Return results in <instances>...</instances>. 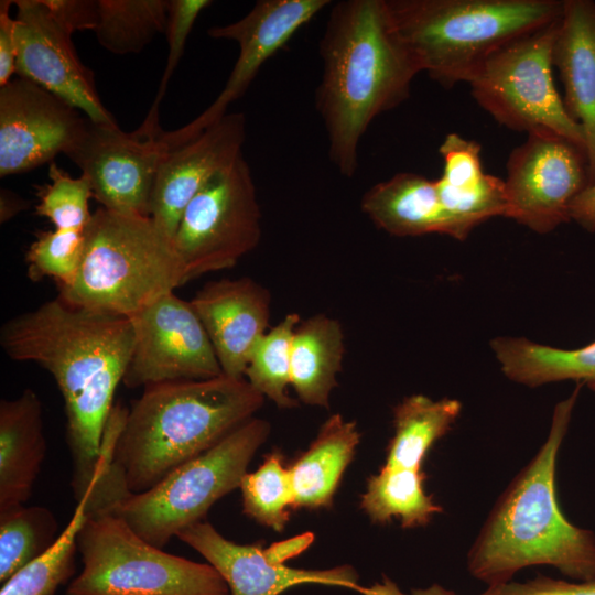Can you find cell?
<instances>
[{
  "label": "cell",
  "instance_id": "obj_1",
  "mask_svg": "<svg viewBox=\"0 0 595 595\" xmlns=\"http://www.w3.org/2000/svg\"><path fill=\"white\" fill-rule=\"evenodd\" d=\"M0 345L10 359L48 371L62 393L77 502L95 477L113 396L131 359L132 322L57 296L7 321Z\"/></svg>",
  "mask_w": 595,
  "mask_h": 595
},
{
  "label": "cell",
  "instance_id": "obj_2",
  "mask_svg": "<svg viewBox=\"0 0 595 595\" xmlns=\"http://www.w3.org/2000/svg\"><path fill=\"white\" fill-rule=\"evenodd\" d=\"M322 77L315 106L328 155L347 177L358 167V147L371 121L410 96L421 72L399 36L387 0L336 2L320 41Z\"/></svg>",
  "mask_w": 595,
  "mask_h": 595
},
{
  "label": "cell",
  "instance_id": "obj_3",
  "mask_svg": "<svg viewBox=\"0 0 595 595\" xmlns=\"http://www.w3.org/2000/svg\"><path fill=\"white\" fill-rule=\"evenodd\" d=\"M581 386L555 405L545 442L499 496L468 551L469 574L487 587L532 565L576 581L595 578V536L564 517L555 490L558 453Z\"/></svg>",
  "mask_w": 595,
  "mask_h": 595
},
{
  "label": "cell",
  "instance_id": "obj_4",
  "mask_svg": "<svg viewBox=\"0 0 595 595\" xmlns=\"http://www.w3.org/2000/svg\"><path fill=\"white\" fill-rule=\"evenodd\" d=\"M264 397L246 378L221 375L143 388L113 450L131 494L150 489L253 418Z\"/></svg>",
  "mask_w": 595,
  "mask_h": 595
},
{
  "label": "cell",
  "instance_id": "obj_5",
  "mask_svg": "<svg viewBox=\"0 0 595 595\" xmlns=\"http://www.w3.org/2000/svg\"><path fill=\"white\" fill-rule=\"evenodd\" d=\"M392 23L421 72L445 88L468 83L507 44L543 29L560 0H387Z\"/></svg>",
  "mask_w": 595,
  "mask_h": 595
},
{
  "label": "cell",
  "instance_id": "obj_6",
  "mask_svg": "<svg viewBox=\"0 0 595 595\" xmlns=\"http://www.w3.org/2000/svg\"><path fill=\"white\" fill-rule=\"evenodd\" d=\"M185 283L173 239L150 216L99 207L85 229L78 274L58 298L131 317Z\"/></svg>",
  "mask_w": 595,
  "mask_h": 595
},
{
  "label": "cell",
  "instance_id": "obj_7",
  "mask_svg": "<svg viewBox=\"0 0 595 595\" xmlns=\"http://www.w3.org/2000/svg\"><path fill=\"white\" fill-rule=\"evenodd\" d=\"M77 548L83 570L65 595H229L209 563L148 543L112 510L87 512Z\"/></svg>",
  "mask_w": 595,
  "mask_h": 595
},
{
  "label": "cell",
  "instance_id": "obj_8",
  "mask_svg": "<svg viewBox=\"0 0 595 595\" xmlns=\"http://www.w3.org/2000/svg\"><path fill=\"white\" fill-rule=\"evenodd\" d=\"M269 433L268 421L251 418L155 486L129 494L111 510L148 543L163 549L180 531L203 521L217 500L240 487Z\"/></svg>",
  "mask_w": 595,
  "mask_h": 595
},
{
  "label": "cell",
  "instance_id": "obj_9",
  "mask_svg": "<svg viewBox=\"0 0 595 595\" xmlns=\"http://www.w3.org/2000/svg\"><path fill=\"white\" fill-rule=\"evenodd\" d=\"M559 19L491 54L468 84L474 99L498 123L526 132L549 129L586 150L584 131L567 113L552 77Z\"/></svg>",
  "mask_w": 595,
  "mask_h": 595
},
{
  "label": "cell",
  "instance_id": "obj_10",
  "mask_svg": "<svg viewBox=\"0 0 595 595\" xmlns=\"http://www.w3.org/2000/svg\"><path fill=\"white\" fill-rule=\"evenodd\" d=\"M261 238V210L244 155L190 201L173 237L186 282L232 268Z\"/></svg>",
  "mask_w": 595,
  "mask_h": 595
},
{
  "label": "cell",
  "instance_id": "obj_11",
  "mask_svg": "<svg viewBox=\"0 0 595 595\" xmlns=\"http://www.w3.org/2000/svg\"><path fill=\"white\" fill-rule=\"evenodd\" d=\"M169 150L158 120L145 118L131 132L117 122L87 126L67 152L91 186L101 207L129 215L150 216V202L162 159Z\"/></svg>",
  "mask_w": 595,
  "mask_h": 595
},
{
  "label": "cell",
  "instance_id": "obj_12",
  "mask_svg": "<svg viewBox=\"0 0 595 595\" xmlns=\"http://www.w3.org/2000/svg\"><path fill=\"white\" fill-rule=\"evenodd\" d=\"M505 217L539 234L569 221L573 201L589 186L585 148L549 129L528 132L507 161Z\"/></svg>",
  "mask_w": 595,
  "mask_h": 595
},
{
  "label": "cell",
  "instance_id": "obj_13",
  "mask_svg": "<svg viewBox=\"0 0 595 595\" xmlns=\"http://www.w3.org/2000/svg\"><path fill=\"white\" fill-rule=\"evenodd\" d=\"M129 318L134 331V345L122 380L126 387L144 388L224 375L191 302L174 292Z\"/></svg>",
  "mask_w": 595,
  "mask_h": 595
},
{
  "label": "cell",
  "instance_id": "obj_14",
  "mask_svg": "<svg viewBox=\"0 0 595 595\" xmlns=\"http://www.w3.org/2000/svg\"><path fill=\"white\" fill-rule=\"evenodd\" d=\"M329 3V0H260L240 20L210 28L207 31L210 37L238 44L237 61L217 98L198 117L182 128L164 132L169 148L188 141L225 117L229 105L246 93L261 66Z\"/></svg>",
  "mask_w": 595,
  "mask_h": 595
},
{
  "label": "cell",
  "instance_id": "obj_15",
  "mask_svg": "<svg viewBox=\"0 0 595 595\" xmlns=\"http://www.w3.org/2000/svg\"><path fill=\"white\" fill-rule=\"evenodd\" d=\"M40 85L22 77L0 87V176L34 170L67 152L88 118Z\"/></svg>",
  "mask_w": 595,
  "mask_h": 595
},
{
  "label": "cell",
  "instance_id": "obj_16",
  "mask_svg": "<svg viewBox=\"0 0 595 595\" xmlns=\"http://www.w3.org/2000/svg\"><path fill=\"white\" fill-rule=\"evenodd\" d=\"M15 74L61 97L89 120L116 122L102 105L94 73L79 60L72 35L50 14L42 0H14Z\"/></svg>",
  "mask_w": 595,
  "mask_h": 595
},
{
  "label": "cell",
  "instance_id": "obj_17",
  "mask_svg": "<svg viewBox=\"0 0 595 595\" xmlns=\"http://www.w3.org/2000/svg\"><path fill=\"white\" fill-rule=\"evenodd\" d=\"M246 117L227 113L188 141L169 148L161 161L150 202V217L173 239L194 195L240 155Z\"/></svg>",
  "mask_w": 595,
  "mask_h": 595
},
{
  "label": "cell",
  "instance_id": "obj_18",
  "mask_svg": "<svg viewBox=\"0 0 595 595\" xmlns=\"http://www.w3.org/2000/svg\"><path fill=\"white\" fill-rule=\"evenodd\" d=\"M201 553L223 576L229 595H280L301 584H322L374 595V588L358 584V574L349 565L328 570L294 569L273 560L258 544H238L223 537L209 522L199 521L176 536Z\"/></svg>",
  "mask_w": 595,
  "mask_h": 595
},
{
  "label": "cell",
  "instance_id": "obj_19",
  "mask_svg": "<svg viewBox=\"0 0 595 595\" xmlns=\"http://www.w3.org/2000/svg\"><path fill=\"white\" fill-rule=\"evenodd\" d=\"M190 302L223 374L245 378L253 348L268 332L269 291L251 278L221 279L206 283Z\"/></svg>",
  "mask_w": 595,
  "mask_h": 595
},
{
  "label": "cell",
  "instance_id": "obj_20",
  "mask_svg": "<svg viewBox=\"0 0 595 595\" xmlns=\"http://www.w3.org/2000/svg\"><path fill=\"white\" fill-rule=\"evenodd\" d=\"M552 65L564 85V106L585 136L589 185L595 183V2L563 0Z\"/></svg>",
  "mask_w": 595,
  "mask_h": 595
},
{
  "label": "cell",
  "instance_id": "obj_21",
  "mask_svg": "<svg viewBox=\"0 0 595 595\" xmlns=\"http://www.w3.org/2000/svg\"><path fill=\"white\" fill-rule=\"evenodd\" d=\"M46 454L43 405L24 389L0 401V513L24 506Z\"/></svg>",
  "mask_w": 595,
  "mask_h": 595
},
{
  "label": "cell",
  "instance_id": "obj_22",
  "mask_svg": "<svg viewBox=\"0 0 595 595\" xmlns=\"http://www.w3.org/2000/svg\"><path fill=\"white\" fill-rule=\"evenodd\" d=\"M360 206L378 228L392 236L436 232L463 240L441 204L436 180L412 172L398 173L366 191Z\"/></svg>",
  "mask_w": 595,
  "mask_h": 595
},
{
  "label": "cell",
  "instance_id": "obj_23",
  "mask_svg": "<svg viewBox=\"0 0 595 595\" xmlns=\"http://www.w3.org/2000/svg\"><path fill=\"white\" fill-rule=\"evenodd\" d=\"M360 433L354 421L331 415L309 448L290 467L294 509L329 508L344 470L354 457Z\"/></svg>",
  "mask_w": 595,
  "mask_h": 595
},
{
  "label": "cell",
  "instance_id": "obj_24",
  "mask_svg": "<svg viewBox=\"0 0 595 595\" xmlns=\"http://www.w3.org/2000/svg\"><path fill=\"white\" fill-rule=\"evenodd\" d=\"M345 351L340 323L325 314L299 323L291 350V386L309 405L327 408Z\"/></svg>",
  "mask_w": 595,
  "mask_h": 595
},
{
  "label": "cell",
  "instance_id": "obj_25",
  "mask_svg": "<svg viewBox=\"0 0 595 595\" xmlns=\"http://www.w3.org/2000/svg\"><path fill=\"white\" fill-rule=\"evenodd\" d=\"M490 344L502 372L516 382L538 387L571 379L595 390V342L571 350L513 337Z\"/></svg>",
  "mask_w": 595,
  "mask_h": 595
},
{
  "label": "cell",
  "instance_id": "obj_26",
  "mask_svg": "<svg viewBox=\"0 0 595 595\" xmlns=\"http://www.w3.org/2000/svg\"><path fill=\"white\" fill-rule=\"evenodd\" d=\"M461 410L462 403L455 399L434 401L423 394L404 398L393 410L394 434L385 465L422 469L428 451L451 430Z\"/></svg>",
  "mask_w": 595,
  "mask_h": 595
},
{
  "label": "cell",
  "instance_id": "obj_27",
  "mask_svg": "<svg viewBox=\"0 0 595 595\" xmlns=\"http://www.w3.org/2000/svg\"><path fill=\"white\" fill-rule=\"evenodd\" d=\"M424 479L422 469L383 465L368 478L360 507L376 523L398 518L403 529L426 526L442 507L425 494Z\"/></svg>",
  "mask_w": 595,
  "mask_h": 595
},
{
  "label": "cell",
  "instance_id": "obj_28",
  "mask_svg": "<svg viewBox=\"0 0 595 595\" xmlns=\"http://www.w3.org/2000/svg\"><path fill=\"white\" fill-rule=\"evenodd\" d=\"M169 0H98V43L117 55L141 52L165 34Z\"/></svg>",
  "mask_w": 595,
  "mask_h": 595
},
{
  "label": "cell",
  "instance_id": "obj_29",
  "mask_svg": "<svg viewBox=\"0 0 595 595\" xmlns=\"http://www.w3.org/2000/svg\"><path fill=\"white\" fill-rule=\"evenodd\" d=\"M86 508L84 496L53 545L2 584L0 595H54L68 582L75 573L77 537L87 519Z\"/></svg>",
  "mask_w": 595,
  "mask_h": 595
},
{
  "label": "cell",
  "instance_id": "obj_30",
  "mask_svg": "<svg viewBox=\"0 0 595 595\" xmlns=\"http://www.w3.org/2000/svg\"><path fill=\"white\" fill-rule=\"evenodd\" d=\"M58 523L53 512L41 506L0 513V583L44 553L56 541Z\"/></svg>",
  "mask_w": 595,
  "mask_h": 595
},
{
  "label": "cell",
  "instance_id": "obj_31",
  "mask_svg": "<svg viewBox=\"0 0 595 595\" xmlns=\"http://www.w3.org/2000/svg\"><path fill=\"white\" fill-rule=\"evenodd\" d=\"M299 314L289 313L257 343L250 356L245 378L263 397L279 408L290 409L298 401L286 393L291 385V350Z\"/></svg>",
  "mask_w": 595,
  "mask_h": 595
},
{
  "label": "cell",
  "instance_id": "obj_32",
  "mask_svg": "<svg viewBox=\"0 0 595 595\" xmlns=\"http://www.w3.org/2000/svg\"><path fill=\"white\" fill-rule=\"evenodd\" d=\"M239 488L248 517L274 531L284 529L295 498L291 469L280 452L266 455L257 470L244 476Z\"/></svg>",
  "mask_w": 595,
  "mask_h": 595
},
{
  "label": "cell",
  "instance_id": "obj_33",
  "mask_svg": "<svg viewBox=\"0 0 595 595\" xmlns=\"http://www.w3.org/2000/svg\"><path fill=\"white\" fill-rule=\"evenodd\" d=\"M48 178L50 183L37 191L36 215L47 218L55 229L84 231L93 216L88 205L93 197L88 178L83 174L72 177L55 162L50 163Z\"/></svg>",
  "mask_w": 595,
  "mask_h": 595
},
{
  "label": "cell",
  "instance_id": "obj_34",
  "mask_svg": "<svg viewBox=\"0 0 595 595\" xmlns=\"http://www.w3.org/2000/svg\"><path fill=\"white\" fill-rule=\"evenodd\" d=\"M85 249V230L54 229L40 231L25 252L28 277L40 281L53 278L58 289L75 281Z\"/></svg>",
  "mask_w": 595,
  "mask_h": 595
},
{
  "label": "cell",
  "instance_id": "obj_35",
  "mask_svg": "<svg viewBox=\"0 0 595 595\" xmlns=\"http://www.w3.org/2000/svg\"><path fill=\"white\" fill-rule=\"evenodd\" d=\"M441 204L456 224L463 240L480 223L506 216L507 197L505 182L485 174L483 180L468 188H455L436 180Z\"/></svg>",
  "mask_w": 595,
  "mask_h": 595
},
{
  "label": "cell",
  "instance_id": "obj_36",
  "mask_svg": "<svg viewBox=\"0 0 595 595\" xmlns=\"http://www.w3.org/2000/svg\"><path fill=\"white\" fill-rule=\"evenodd\" d=\"M210 4V0H169V15L165 31L169 45L167 60L158 94L147 117L159 119L160 102L164 97L169 80L183 55L187 37L201 12Z\"/></svg>",
  "mask_w": 595,
  "mask_h": 595
},
{
  "label": "cell",
  "instance_id": "obj_37",
  "mask_svg": "<svg viewBox=\"0 0 595 595\" xmlns=\"http://www.w3.org/2000/svg\"><path fill=\"white\" fill-rule=\"evenodd\" d=\"M480 149L476 141L467 140L458 133H448L439 148L444 167L437 180L455 188L477 185L486 174L482 167Z\"/></svg>",
  "mask_w": 595,
  "mask_h": 595
},
{
  "label": "cell",
  "instance_id": "obj_38",
  "mask_svg": "<svg viewBox=\"0 0 595 595\" xmlns=\"http://www.w3.org/2000/svg\"><path fill=\"white\" fill-rule=\"evenodd\" d=\"M495 587L498 595H595V578L566 582L539 574L522 583L511 581Z\"/></svg>",
  "mask_w": 595,
  "mask_h": 595
},
{
  "label": "cell",
  "instance_id": "obj_39",
  "mask_svg": "<svg viewBox=\"0 0 595 595\" xmlns=\"http://www.w3.org/2000/svg\"><path fill=\"white\" fill-rule=\"evenodd\" d=\"M50 14L71 35L78 31H95L98 22V0H42Z\"/></svg>",
  "mask_w": 595,
  "mask_h": 595
},
{
  "label": "cell",
  "instance_id": "obj_40",
  "mask_svg": "<svg viewBox=\"0 0 595 595\" xmlns=\"http://www.w3.org/2000/svg\"><path fill=\"white\" fill-rule=\"evenodd\" d=\"M12 4L10 0L0 1V87L8 84L15 74V19L10 15Z\"/></svg>",
  "mask_w": 595,
  "mask_h": 595
},
{
  "label": "cell",
  "instance_id": "obj_41",
  "mask_svg": "<svg viewBox=\"0 0 595 595\" xmlns=\"http://www.w3.org/2000/svg\"><path fill=\"white\" fill-rule=\"evenodd\" d=\"M570 218L587 231H595V183L587 186L572 203Z\"/></svg>",
  "mask_w": 595,
  "mask_h": 595
},
{
  "label": "cell",
  "instance_id": "obj_42",
  "mask_svg": "<svg viewBox=\"0 0 595 595\" xmlns=\"http://www.w3.org/2000/svg\"><path fill=\"white\" fill-rule=\"evenodd\" d=\"M311 539L312 538L307 536L298 537L289 541L273 544L270 548H267V551L273 560L284 563L285 560L296 555L305 549L306 544L311 542Z\"/></svg>",
  "mask_w": 595,
  "mask_h": 595
},
{
  "label": "cell",
  "instance_id": "obj_43",
  "mask_svg": "<svg viewBox=\"0 0 595 595\" xmlns=\"http://www.w3.org/2000/svg\"><path fill=\"white\" fill-rule=\"evenodd\" d=\"M29 207V202L7 188L0 191V223H7Z\"/></svg>",
  "mask_w": 595,
  "mask_h": 595
},
{
  "label": "cell",
  "instance_id": "obj_44",
  "mask_svg": "<svg viewBox=\"0 0 595 595\" xmlns=\"http://www.w3.org/2000/svg\"><path fill=\"white\" fill-rule=\"evenodd\" d=\"M411 595H457L453 591L446 589L439 584H433L428 588L412 589ZM479 595H498L497 588L488 586L485 592Z\"/></svg>",
  "mask_w": 595,
  "mask_h": 595
}]
</instances>
